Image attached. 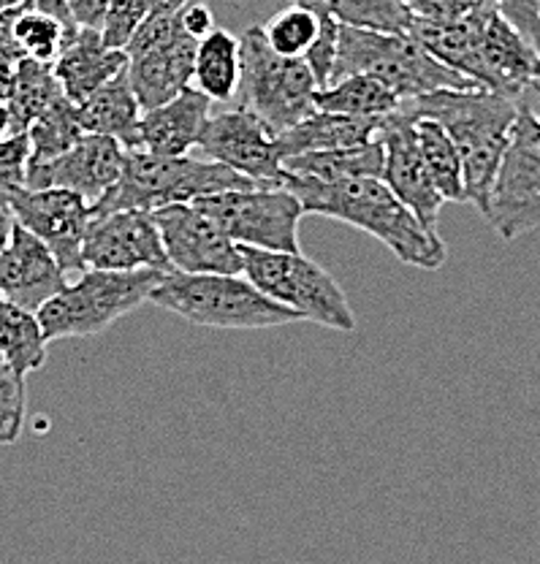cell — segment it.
I'll return each instance as SVG.
<instances>
[{"label": "cell", "mask_w": 540, "mask_h": 564, "mask_svg": "<svg viewBox=\"0 0 540 564\" xmlns=\"http://www.w3.org/2000/svg\"><path fill=\"white\" fill-rule=\"evenodd\" d=\"M85 269H158L172 272L152 212L120 209L93 217L82 242Z\"/></svg>", "instance_id": "7c38bea8"}, {"label": "cell", "mask_w": 540, "mask_h": 564, "mask_svg": "<svg viewBox=\"0 0 540 564\" xmlns=\"http://www.w3.org/2000/svg\"><path fill=\"white\" fill-rule=\"evenodd\" d=\"M122 166H126V147L120 141L101 137V133H85L74 147L52 161L28 163L25 187L28 191H44V187L74 191L93 209L117 185Z\"/></svg>", "instance_id": "9a60e30c"}, {"label": "cell", "mask_w": 540, "mask_h": 564, "mask_svg": "<svg viewBox=\"0 0 540 564\" xmlns=\"http://www.w3.org/2000/svg\"><path fill=\"white\" fill-rule=\"evenodd\" d=\"M128 66V55L120 50H107L98 39L96 28H82L76 39L52 63L61 90L68 101L79 106L87 96L107 85L111 76Z\"/></svg>", "instance_id": "ffe728a7"}, {"label": "cell", "mask_w": 540, "mask_h": 564, "mask_svg": "<svg viewBox=\"0 0 540 564\" xmlns=\"http://www.w3.org/2000/svg\"><path fill=\"white\" fill-rule=\"evenodd\" d=\"M310 11H328L339 25L380 33H410L413 17L404 0H293Z\"/></svg>", "instance_id": "f1b7e54d"}, {"label": "cell", "mask_w": 540, "mask_h": 564, "mask_svg": "<svg viewBox=\"0 0 540 564\" xmlns=\"http://www.w3.org/2000/svg\"><path fill=\"white\" fill-rule=\"evenodd\" d=\"M25 426V378L0 361V445H14Z\"/></svg>", "instance_id": "e575fe53"}, {"label": "cell", "mask_w": 540, "mask_h": 564, "mask_svg": "<svg viewBox=\"0 0 540 564\" xmlns=\"http://www.w3.org/2000/svg\"><path fill=\"white\" fill-rule=\"evenodd\" d=\"M172 272L242 274L239 247L193 204H169L152 212Z\"/></svg>", "instance_id": "5bb4252c"}, {"label": "cell", "mask_w": 540, "mask_h": 564, "mask_svg": "<svg viewBox=\"0 0 540 564\" xmlns=\"http://www.w3.org/2000/svg\"><path fill=\"white\" fill-rule=\"evenodd\" d=\"M486 220L505 242L540 228V122L532 109H519L510 128Z\"/></svg>", "instance_id": "30bf717a"}, {"label": "cell", "mask_w": 540, "mask_h": 564, "mask_svg": "<svg viewBox=\"0 0 540 564\" xmlns=\"http://www.w3.org/2000/svg\"><path fill=\"white\" fill-rule=\"evenodd\" d=\"M538 52H540V41H538Z\"/></svg>", "instance_id": "c3c4849f"}, {"label": "cell", "mask_w": 540, "mask_h": 564, "mask_svg": "<svg viewBox=\"0 0 540 564\" xmlns=\"http://www.w3.org/2000/svg\"><path fill=\"white\" fill-rule=\"evenodd\" d=\"M9 133V111H6V104H0V137Z\"/></svg>", "instance_id": "f6af8a7d"}, {"label": "cell", "mask_w": 540, "mask_h": 564, "mask_svg": "<svg viewBox=\"0 0 540 564\" xmlns=\"http://www.w3.org/2000/svg\"><path fill=\"white\" fill-rule=\"evenodd\" d=\"M14 74H17V63L0 57V104L9 101L11 87H14Z\"/></svg>", "instance_id": "b9f144b4"}, {"label": "cell", "mask_w": 540, "mask_h": 564, "mask_svg": "<svg viewBox=\"0 0 540 564\" xmlns=\"http://www.w3.org/2000/svg\"><path fill=\"white\" fill-rule=\"evenodd\" d=\"M384 117H348L337 111H321L304 117L302 122L278 133L280 155H302V152L321 150H345V147H359L367 141L378 139Z\"/></svg>", "instance_id": "44dd1931"}, {"label": "cell", "mask_w": 540, "mask_h": 564, "mask_svg": "<svg viewBox=\"0 0 540 564\" xmlns=\"http://www.w3.org/2000/svg\"><path fill=\"white\" fill-rule=\"evenodd\" d=\"M239 39L215 28L196 46L193 63V85L213 104H228L239 90Z\"/></svg>", "instance_id": "cb8c5ba5"}, {"label": "cell", "mask_w": 540, "mask_h": 564, "mask_svg": "<svg viewBox=\"0 0 540 564\" xmlns=\"http://www.w3.org/2000/svg\"><path fill=\"white\" fill-rule=\"evenodd\" d=\"M410 117L440 122L462 158L465 202L480 215L489 212V196L510 141V128L519 117V104L503 93L484 90H438L430 96L399 104Z\"/></svg>", "instance_id": "7a4b0ae2"}, {"label": "cell", "mask_w": 540, "mask_h": 564, "mask_svg": "<svg viewBox=\"0 0 540 564\" xmlns=\"http://www.w3.org/2000/svg\"><path fill=\"white\" fill-rule=\"evenodd\" d=\"M147 14H150L147 0H109L101 22H98V39L107 50L126 52L133 33L147 20Z\"/></svg>", "instance_id": "d6a6232c"}, {"label": "cell", "mask_w": 540, "mask_h": 564, "mask_svg": "<svg viewBox=\"0 0 540 564\" xmlns=\"http://www.w3.org/2000/svg\"><path fill=\"white\" fill-rule=\"evenodd\" d=\"M79 111L82 131L101 133L120 141L126 150L137 144L139 120H142V106H139L137 93H133L131 79H128V66L117 70L107 85L98 87L93 96L76 106Z\"/></svg>", "instance_id": "7402d4cb"}, {"label": "cell", "mask_w": 540, "mask_h": 564, "mask_svg": "<svg viewBox=\"0 0 540 564\" xmlns=\"http://www.w3.org/2000/svg\"><path fill=\"white\" fill-rule=\"evenodd\" d=\"M31 141L28 133H6L0 137V209H9L17 191L25 187Z\"/></svg>", "instance_id": "836d02e7"}, {"label": "cell", "mask_w": 540, "mask_h": 564, "mask_svg": "<svg viewBox=\"0 0 540 564\" xmlns=\"http://www.w3.org/2000/svg\"><path fill=\"white\" fill-rule=\"evenodd\" d=\"M196 150L209 161L250 176L267 187L283 185V155L272 128L248 106L215 111L198 133Z\"/></svg>", "instance_id": "8fae6325"}, {"label": "cell", "mask_w": 540, "mask_h": 564, "mask_svg": "<svg viewBox=\"0 0 540 564\" xmlns=\"http://www.w3.org/2000/svg\"><path fill=\"white\" fill-rule=\"evenodd\" d=\"M193 0H147V9L150 14H174V11L185 9Z\"/></svg>", "instance_id": "7bdbcfd3"}, {"label": "cell", "mask_w": 540, "mask_h": 564, "mask_svg": "<svg viewBox=\"0 0 540 564\" xmlns=\"http://www.w3.org/2000/svg\"><path fill=\"white\" fill-rule=\"evenodd\" d=\"M107 3L109 0H68V9H72L76 25L96 28L98 31V22H101Z\"/></svg>", "instance_id": "60d3db41"}, {"label": "cell", "mask_w": 540, "mask_h": 564, "mask_svg": "<svg viewBox=\"0 0 540 564\" xmlns=\"http://www.w3.org/2000/svg\"><path fill=\"white\" fill-rule=\"evenodd\" d=\"M191 204L207 215L234 245L299 252V223L304 209L285 185L226 191L202 196Z\"/></svg>", "instance_id": "9c48e42d"}, {"label": "cell", "mask_w": 540, "mask_h": 564, "mask_svg": "<svg viewBox=\"0 0 540 564\" xmlns=\"http://www.w3.org/2000/svg\"><path fill=\"white\" fill-rule=\"evenodd\" d=\"M261 31L267 35L269 46H272L278 55L304 57L307 55L310 44L315 41V35H318V14L304 9V6L291 3L289 9L269 17V22Z\"/></svg>", "instance_id": "1f68e13d"}, {"label": "cell", "mask_w": 540, "mask_h": 564, "mask_svg": "<svg viewBox=\"0 0 540 564\" xmlns=\"http://www.w3.org/2000/svg\"><path fill=\"white\" fill-rule=\"evenodd\" d=\"M415 139H419L421 158L426 163L434 187L443 202L465 204V180H462V158L454 139L445 133L440 122L415 117Z\"/></svg>", "instance_id": "83f0119b"}, {"label": "cell", "mask_w": 540, "mask_h": 564, "mask_svg": "<svg viewBox=\"0 0 540 564\" xmlns=\"http://www.w3.org/2000/svg\"><path fill=\"white\" fill-rule=\"evenodd\" d=\"M242 256V274L261 293L283 307L334 332H354L356 315L339 282L321 263L299 252L261 250L237 245Z\"/></svg>", "instance_id": "52a82bcc"}, {"label": "cell", "mask_w": 540, "mask_h": 564, "mask_svg": "<svg viewBox=\"0 0 540 564\" xmlns=\"http://www.w3.org/2000/svg\"><path fill=\"white\" fill-rule=\"evenodd\" d=\"M57 96H63L61 82H57L52 63L22 57L17 61L14 87L6 101L9 111V133H28L31 122L46 109Z\"/></svg>", "instance_id": "4316f807"}, {"label": "cell", "mask_w": 540, "mask_h": 564, "mask_svg": "<svg viewBox=\"0 0 540 564\" xmlns=\"http://www.w3.org/2000/svg\"><path fill=\"white\" fill-rule=\"evenodd\" d=\"M213 101L196 87H187L172 101L142 111L137 131V144L128 152H150V155L180 158L196 150L198 133L213 115Z\"/></svg>", "instance_id": "ac0fdd59"}, {"label": "cell", "mask_w": 540, "mask_h": 564, "mask_svg": "<svg viewBox=\"0 0 540 564\" xmlns=\"http://www.w3.org/2000/svg\"><path fill=\"white\" fill-rule=\"evenodd\" d=\"M166 274L169 272H158V269H133V272L85 269L74 280H68V285L57 291L50 302L41 304L36 317L46 345L57 339L104 334L111 323L142 304H150V293Z\"/></svg>", "instance_id": "8992f818"}, {"label": "cell", "mask_w": 540, "mask_h": 564, "mask_svg": "<svg viewBox=\"0 0 540 564\" xmlns=\"http://www.w3.org/2000/svg\"><path fill=\"white\" fill-rule=\"evenodd\" d=\"M14 39L22 57H33L41 63H55L63 46L68 44L66 28L52 17L41 14L33 0L20 6V14L14 20Z\"/></svg>", "instance_id": "4dcf8cb0"}, {"label": "cell", "mask_w": 540, "mask_h": 564, "mask_svg": "<svg viewBox=\"0 0 540 564\" xmlns=\"http://www.w3.org/2000/svg\"><path fill=\"white\" fill-rule=\"evenodd\" d=\"M33 6H36L41 14L52 17V20H57L63 28H66L68 44H72V41L76 39V33L82 31V28L76 25L72 9H68V0H33ZM68 44H66V46H68Z\"/></svg>", "instance_id": "ab89813d"}, {"label": "cell", "mask_w": 540, "mask_h": 564, "mask_svg": "<svg viewBox=\"0 0 540 564\" xmlns=\"http://www.w3.org/2000/svg\"><path fill=\"white\" fill-rule=\"evenodd\" d=\"M82 137L85 131H82L76 104L68 101L66 96H57L28 128V141H31V161L28 163L52 161Z\"/></svg>", "instance_id": "f546056e"}, {"label": "cell", "mask_w": 540, "mask_h": 564, "mask_svg": "<svg viewBox=\"0 0 540 564\" xmlns=\"http://www.w3.org/2000/svg\"><path fill=\"white\" fill-rule=\"evenodd\" d=\"M384 144V176L380 180L391 187V193L404 204L430 231H438V217L443 209V196L434 187L426 163L421 158L419 139H415V117L404 109L384 117L378 133Z\"/></svg>", "instance_id": "2e32d148"}, {"label": "cell", "mask_w": 540, "mask_h": 564, "mask_svg": "<svg viewBox=\"0 0 540 564\" xmlns=\"http://www.w3.org/2000/svg\"><path fill=\"white\" fill-rule=\"evenodd\" d=\"M11 228H14V215H11V209H0V256H3L6 245H9Z\"/></svg>", "instance_id": "ee69618b"}, {"label": "cell", "mask_w": 540, "mask_h": 564, "mask_svg": "<svg viewBox=\"0 0 540 564\" xmlns=\"http://www.w3.org/2000/svg\"><path fill=\"white\" fill-rule=\"evenodd\" d=\"M315 14H318V35H315V41L310 44L304 61H307L310 70H313L315 85H318V90H321V87H326L328 79H332L334 57H337L339 22L334 20L328 11H315Z\"/></svg>", "instance_id": "d590c367"}, {"label": "cell", "mask_w": 540, "mask_h": 564, "mask_svg": "<svg viewBox=\"0 0 540 564\" xmlns=\"http://www.w3.org/2000/svg\"><path fill=\"white\" fill-rule=\"evenodd\" d=\"M20 3H25V0H0V11L11 9V6H20Z\"/></svg>", "instance_id": "bcb514c9"}, {"label": "cell", "mask_w": 540, "mask_h": 564, "mask_svg": "<svg viewBox=\"0 0 540 564\" xmlns=\"http://www.w3.org/2000/svg\"><path fill=\"white\" fill-rule=\"evenodd\" d=\"M180 31H182L180 11H174V14H147V20L139 25V31L133 33L131 44L126 46L128 61L158 50V46H163L166 41H172Z\"/></svg>", "instance_id": "74e56055"}, {"label": "cell", "mask_w": 540, "mask_h": 564, "mask_svg": "<svg viewBox=\"0 0 540 564\" xmlns=\"http://www.w3.org/2000/svg\"><path fill=\"white\" fill-rule=\"evenodd\" d=\"M402 98L369 74H354L315 90V109L348 117H386L399 109Z\"/></svg>", "instance_id": "d4e9b609"}, {"label": "cell", "mask_w": 540, "mask_h": 564, "mask_svg": "<svg viewBox=\"0 0 540 564\" xmlns=\"http://www.w3.org/2000/svg\"><path fill=\"white\" fill-rule=\"evenodd\" d=\"M198 41L180 31L172 41L142 57L128 61V79L137 93L142 111L172 101L193 85V63H196Z\"/></svg>", "instance_id": "d6986e66"}, {"label": "cell", "mask_w": 540, "mask_h": 564, "mask_svg": "<svg viewBox=\"0 0 540 564\" xmlns=\"http://www.w3.org/2000/svg\"><path fill=\"white\" fill-rule=\"evenodd\" d=\"M267 187L250 176L234 172L209 158H163L150 152H128L120 180L107 196L93 207V217L120 209L155 212L169 204H191L202 196L226 191H252Z\"/></svg>", "instance_id": "277c9868"}, {"label": "cell", "mask_w": 540, "mask_h": 564, "mask_svg": "<svg viewBox=\"0 0 540 564\" xmlns=\"http://www.w3.org/2000/svg\"><path fill=\"white\" fill-rule=\"evenodd\" d=\"M283 185L302 202L304 215L332 217L384 242L408 267L440 269L449 258L440 234L424 228L380 176L315 182L283 174Z\"/></svg>", "instance_id": "6da1fadb"}, {"label": "cell", "mask_w": 540, "mask_h": 564, "mask_svg": "<svg viewBox=\"0 0 540 564\" xmlns=\"http://www.w3.org/2000/svg\"><path fill=\"white\" fill-rule=\"evenodd\" d=\"M239 90L242 106L256 111L272 133L289 131L315 111V76L304 57H283L269 46L261 28L239 35Z\"/></svg>", "instance_id": "ba28073f"}, {"label": "cell", "mask_w": 540, "mask_h": 564, "mask_svg": "<svg viewBox=\"0 0 540 564\" xmlns=\"http://www.w3.org/2000/svg\"><path fill=\"white\" fill-rule=\"evenodd\" d=\"M14 223L28 228L31 234L55 252L63 272H85L82 263V242H85L87 226L93 220V209L79 193L63 191V187H44V191H17L9 204Z\"/></svg>", "instance_id": "4fadbf2b"}, {"label": "cell", "mask_w": 540, "mask_h": 564, "mask_svg": "<svg viewBox=\"0 0 540 564\" xmlns=\"http://www.w3.org/2000/svg\"><path fill=\"white\" fill-rule=\"evenodd\" d=\"M0 361L28 378L46 364V339L36 313L0 299Z\"/></svg>", "instance_id": "484cf974"}, {"label": "cell", "mask_w": 540, "mask_h": 564, "mask_svg": "<svg viewBox=\"0 0 540 564\" xmlns=\"http://www.w3.org/2000/svg\"><path fill=\"white\" fill-rule=\"evenodd\" d=\"M68 285V274L36 234L14 223L9 245L0 256V299L39 313L57 291Z\"/></svg>", "instance_id": "e0dca14e"}, {"label": "cell", "mask_w": 540, "mask_h": 564, "mask_svg": "<svg viewBox=\"0 0 540 564\" xmlns=\"http://www.w3.org/2000/svg\"><path fill=\"white\" fill-rule=\"evenodd\" d=\"M180 22H182V31L193 35L196 41H202L204 35L215 31V14L204 0H193V3H187L185 9H180Z\"/></svg>", "instance_id": "f35d334b"}, {"label": "cell", "mask_w": 540, "mask_h": 564, "mask_svg": "<svg viewBox=\"0 0 540 564\" xmlns=\"http://www.w3.org/2000/svg\"><path fill=\"white\" fill-rule=\"evenodd\" d=\"M354 74H369L389 85L402 101L430 96L438 90H473V79L462 70L440 63L421 41L410 33H380L367 28L339 25L337 57H334L332 82Z\"/></svg>", "instance_id": "3957f363"}, {"label": "cell", "mask_w": 540, "mask_h": 564, "mask_svg": "<svg viewBox=\"0 0 540 564\" xmlns=\"http://www.w3.org/2000/svg\"><path fill=\"white\" fill-rule=\"evenodd\" d=\"M384 144L380 139L367 141L345 150L302 152L283 161V172L315 182H343L361 180V176H384Z\"/></svg>", "instance_id": "603a6c76"}, {"label": "cell", "mask_w": 540, "mask_h": 564, "mask_svg": "<svg viewBox=\"0 0 540 564\" xmlns=\"http://www.w3.org/2000/svg\"><path fill=\"white\" fill-rule=\"evenodd\" d=\"M492 0H404V9L410 11L413 22L424 25H451L465 17L484 9Z\"/></svg>", "instance_id": "8d00e7d4"}, {"label": "cell", "mask_w": 540, "mask_h": 564, "mask_svg": "<svg viewBox=\"0 0 540 564\" xmlns=\"http://www.w3.org/2000/svg\"><path fill=\"white\" fill-rule=\"evenodd\" d=\"M536 115H538V122H540V106H538V111H536Z\"/></svg>", "instance_id": "7dc6e473"}, {"label": "cell", "mask_w": 540, "mask_h": 564, "mask_svg": "<svg viewBox=\"0 0 540 564\" xmlns=\"http://www.w3.org/2000/svg\"><path fill=\"white\" fill-rule=\"evenodd\" d=\"M150 304L207 328H274L302 315L258 291L245 274L169 272L150 293Z\"/></svg>", "instance_id": "5b68a950"}]
</instances>
